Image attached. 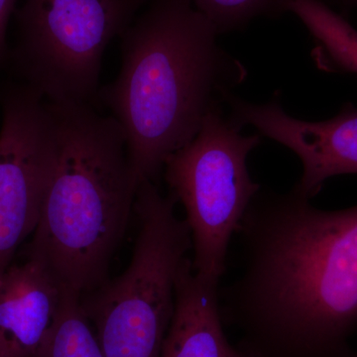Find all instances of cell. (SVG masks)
I'll list each match as a JSON object with an SVG mask.
<instances>
[{
  "label": "cell",
  "instance_id": "9c48e42d",
  "mask_svg": "<svg viewBox=\"0 0 357 357\" xmlns=\"http://www.w3.org/2000/svg\"><path fill=\"white\" fill-rule=\"evenodd\" d=\"M63 287L29 259L0 274V357H35L55 323Z\"/></svg>",
  "mask_w": 357,
  "mask_h": 357
},
{
  "label": "cell",
  "instance_id": "7a4b0ae2",
  "mask_svg": "<svg viewBox=\"0 0 357 357\" xmlns=\"http://www.w3.org/2000/svg\"><path fill=\"white\" fill-rule=\"evenodd\" d=\"M218 35L192 0H149L122 33L121 73L93 102L121 124L139 183L154 182L248 77Z\"/></svg>",
  "mask_w": 357,
  "mask_h": 357
},
{
  "label": "cell",
  "instance_id": "7c38bea8",
  "mask_svg": "<svg viewBox=\"0 0 357 357\" xmlns=\"http://www.w3.org/2000/svg\"><path fill=\"white\" fill-rule=\"evenodd\" d=\"M81 304V296L65 289L55 323L35 357H105Z\"/></svg>",
  "mask_w": 357,
  "mask_h": 357
},
{
  "label": "cell",
  "instance_id": "3957f363",
  "mask_svg": "<svg viewBox=\"0 0 357 357\" xmlns=\"http://www.w3.org/2000/svg\"><path fill=\"white\" fill-rule=\"evenodd\" d=\"M48 103L57 153L27 255L83 296L109 279L140 183L112 115L102 116L91 103Z\"/></svg>",
  "mask_w": 357,
  "mask_h": 357
},
{
  "label": "cell",
  "instance_id": "8fae6325",
  "mask_svg": "<svg viewBox=\"0 0 357 357\" xmlns=\"http://www.w3.org/2000/svg\"><path fill=\"white\" fill-rule=\"evenodd\" d=\"M289 11L314 41L311 57L319 70L357 76V30L323 0H291Z\"/></svg>",
  "mask_w": 357,
  "mask_h": 357
},
{
  "label": "cell",
  "instance_id": "2e32d148",
  "mask_svg": "<svg viewBox=\"0 0 357 357\" xmlns=\"http://www.w3.org/2000/svg\"><path fill=\"white\" fill-rule=\"evenodd\" d=\"M349 357H357V354H354V352H351V356H349Z\"/></svg>",
  "mask_w": 357,
  "mask_h": 357
},
{
  "label": "cell",
  "instance_id": "9a60e30c",
  "mask_svg": "<svg viewBox=\"0 0 357 357\" xmlns=\"http://www.w3.org/2000/svg\"><path fill=\"white\" fill-rule=\"evenodd\" d=\"M345 8H352L357 6V0H337Z\"/></svg>",
  "mask_w": 357,
  "mask_h": 357
},
{
  "label": "cell",
  "instance_id": "6da1fadb",
  "mask_svg": "<svg viewBox=\"0 0 357 357\" xmlns=\"http://www.w3.org/2000/svg\"><path fill=\"white\" fill-rule=\"evenodd\" d=\"M243 268L220 291L222 321L258 357H349L357 328V206L319 210L262 190L238 231Z\"/></svg>",
  "mask_w": 357,
  "mask_h": 357
},
{
  "label": "cell",
  "instance_id": "ba28073f",
  "mask_svg": "<svg viewBox=\"0 0 357 357\" xmlns=\"http://www.w3.org/2000/svg\"><path fill=\"white\" fill-rule=\"evenodd\" d=\"M229 119L243 129L252 126L258 134L287 147L303 166L301 178L293 189L312 199L328 178L357 175V107L342 105L328 121H301L284 112L280 91L269 102L256 105L230 96Z\"/></svg>",
  "mask_w": 357,
  "mask_h": 357
},
{
  "label": "cell",
  "instance_id": "5bb4252c",
  "mask_svg": "<svg viewBox=\"0 0 357 357\" xmlns=\"http://www.w3.org/2000/svg\"><path fill=\"white\" fill-rule=\"evenodd\" d=\"M18 0H0V70L7 69L10 47L7 44L6 33L9 20L15 13Z\"/></svg>",
  "mask_w": 357,
  "mask_h": 357
},
{
  "label": "cell",
  "instance_id": "52a82bcc",
  "mask_svg": "<svg viewBox=\"0 0 357 357\" xmlns=\"http://www.w3.org/2000/svg\"><path fill=\"white\" fill-rule=\"evenodd\" d=\"M0 274L38 225L57 153L50 105L31 86L0 84Z\"/></svg>",
  "mask_w": 357,
  "mask_h": 357
},
{
  "label": "cell",
  "instance_id": "277c9868",
  "mask_svg": "<svg viewBox=\"0 0 357 357\" xmlns=\"http://www.w3.org/2000/svg\"><path fill=\"white\" fill-rule=\"evenodd\" d=\"M177 199L153 181L138 185V232L128 268L81 296L105 357H161L175 309L176 282L192 250L191 230L176 215Z\"/></svg>",
  "mask_w": 357,
  "mask_h": 357
},
{
  "label": "cell",
  "instance_id": "4fadbf2b",
  "mask_svg": "<svg viewBox=\"0 0 357 357\" xmlns=\"http://www.w3.org/2000/svg\"><path fill=\"white\" fill-rule=\"evenodd\" d=\"M291 0H192L218 34L244 29L255 18H276L289 13Z\"/></svg>",
  "mask_w": 357,
  "mask_h": 357
},
{
  "label": "cell",
  "instance_id": "5b68a950",
  "mask_svg": "<svg viewBox=\"0 0 357 357\" xmlns=\"http://www.w3.org/2000/svg\"><path fill=\"white\" fill-rule=\"evenodd\" d=\"M149 0H25L7 69L54 103H91L103 53Z\"/></svg>",
  "mask_w": 357,
  "mask_h": 357
},
{
  "label": "cell",
  "instance_id": "8992f818",
  "mask_svg": "<svg viewBox=\"0 0 357 357\" xmlns=\"http://www.w3.org/2000/svg\"><path fill=\"white\" fill-rule=\"evenodd\" d=\"M225 112L204 119L198 134L164 164L169 192L184 206L191 230L192 269L220 282L232 236L261 189L248 171L249 154L262 136H244Z\"/></svg>",
  "mask_w": 357,
  "mask_h": 357
},
{
  "label": "cell",
  "instance_id": "30bf717a",
  "mask_svg": "<svg viewBox=\"0 0 357 357\" xmlns=\"http://www.w3.org/2000/svg\"><path fill=\"white\" fill-rule=\"evenodd\" d=\"M222 323L220 282L199 276L187 258L176 282L175 309L161 357H258L230 344Z\"/></svg>",
  "mask_w": 357,
  "mask_h": 357
}]
</instances>
